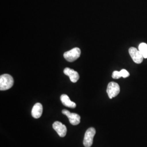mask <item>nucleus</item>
Wrapping results in <instances>:
<instances>
[{"mask_svg":"<svg viewBox=\"0 0 147 147\" xmlns=\"http://www.w3.org/2000/svg\"><path fill=\"white\" fill-rule=\"evenodd\" d=\"M14 84L13 77L9 74H3L0 76V90H5L10 89Z\"/></svg>","mask_w":147,"mask_h":147,"instance_id":"1","label":"nucleus"},{"mask_svg":"<svg viewBox=\"0 0 147 147\" xmlns=\"http://www.w3.org/2000/svg\"><path fill=\"white\" fill-rule=\"evenodd\" d=\"M81 50L79 47H75L64 53V58L69 62H72L79 58L81 55Z\"/></svg>","mask_w":147,"mask_h":147,"instance_id":"2","label":"nucleus"},{"mask_svg":"<svg viewBox=\"0 0 147 147\" xmlns=\"http://www.w3.org/2000/svg\"><path fill=\"white\" fill-rule=\"evenodd\" d=\"M96 133L94 127H90L84 134V145L85 147H90L93 143V138Z\"/></svg>","mask_w":147,"mask_h":147,"instance_id":"3","label":"nucleus"},{"mask_svg":"<svg viewBox=\"0 0 147 147\" xmlns=\"http://www.w3.org/2000/svg\"><path fill=\"white\" fill-rule=\"evenodd\" d=\"M120 90L119 84L115 82H111L107 86L106 92L109 98L111 99L118 95Z\"/></svg>","mask_w":147,"mask_h":147,"instance_id":"4","label":"nucleus"},{"mask_svg":"<svg viewBox=\"0 0 147 147\" xmlns=\"http://www.w3.org/2000/svg\"><path fill=\"white\" fill-rule=\"evenodd\" d=\"M129 53L133 61L136 64H141L143 61L142 53L136 47H131L129 49Z\"/></svg>","mask_w":147,"mask_h":147,"instance_id":"5","label":"nucleus"},{"mask_svg":"<svg viewBox=\"0 0 147 147\" xmlns=\"http://www.w3.org/2000/svg\"><path fill=\"white\" fill-rule=\"evenodd\" d=\"M62 113L63 115L67 116L70 124H71L72 125H77L80 123L81 117L79 115L75 113H71L67 110H62Z\"/></svg>","mask_w":147,"mask_h":147,"instance_id":"6","label":"nucleus"},{"mask_svg":"<svg viewBox=\"0 0 147 147\" xmlns=\"http://www.w3.org/2000/svg\"><path fill=\"white\" fill-rule=\"evenodd\" d=\"M53 129L57 132L59 136L61 137L65 136L67 129L65 125L63 124L61 122L56 121L53 124Z\"/></svg>","mask_w":147,"mask_h":147,"instance_id":"7","label":"nucleus"},{"mask_svg":"<svg viewBox=\"0 0 147 147\" xmlns=\"http://www.w3.org/2000/svg\"><path fill=\"white\" fill-rule=\"evenodd\" d=\"M63 72L65 75L68 76L70 81L72 82L75 83L79 80L80 78L79 74L77 71H75L73 69L67 67L64 69Z\"/></svg>","mask_w":147,"mask_h":147,"instance_id":"8","label":"nucleus"},{"mask_svg":"<svg viewBox=\"0 0 147 147\" xmlns=\"http://www.w3.org/2000/svg\"><path fill=\"white\" fill-rule=\"evenodd\" d=\"M42 113V106L40 103H36L33 106L32 110V116L36 118H39Z\"/></svg>","mask_w":147,"mask_h":147,"instance_id":"9","label":"nucleus"},{"mask_svg":"<svg viewBox=\"0 0 147 147\" xmlns=\"http://www.w3.org/2000/svg\"><path fill=\"white\" fill-rule=\"evenodd\" d=\"M61 100L63 105L66 107H68L70 108H75L76 106V104L73 102L71 101L69 97L67 95L62 94L61 96Z\"/></svg>","mask_w":147,"mask_h":147,"instance_id":"10","label":"nucleus"},{"mask_svg":"<svg viewBox=\"0 0 147 147\" xmlns=\"http://www.w3.org/2000/svg\"><path fill=\"white\" fill-rule=\"evenodd\" d=\"M138 50L142 53L144 58H147V44L145 42L141 43L138 46Z\"/></svg>","mask_w":147,"mask_h":147,"instance_id":"11","label":"nucleus"},{"mask_svg":"<svg viewBox=\"0 0 147 147\" xmlns=\"http://www.w3.org/2000/svg\"><path fill=\"white\" fill-rule=\"evenodd\" d=\"M112 78L114 79H119L121 78V72L118 71H114L112 74Z\"/></svg>","mask_w":147,"mask_h":147,"instance_id":"12","label":"nucleus"},{"mask_svg":"<svg viewBox=\"0 0 147 147\" xmlns=\"http://www.w3.org/2000/svg\"><path fill=\"white\" fill-rule=\"evenodd\" d=\"M120 72H121V77L123 78H126L129 77L130 75L129 73L125 69H121L120 71Z\"/></svg>","mask_w":147,"mask_h":147,"instance_id":"13","label":"nucleus"}]
</instances>
